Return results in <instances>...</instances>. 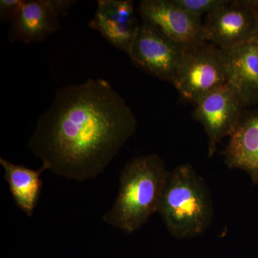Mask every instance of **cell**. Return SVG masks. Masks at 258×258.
<instances>
[{"instance_id": "4", "label": "cell", "mask_w": 258, "mask_h": 258, "mask_svg": "<svg viewBox=\"0 0 258 258\" xmlns=\"http://www.w3.org/2000/svg\"><path fill=\"white\" fill-rule=\"evenodd\" d=\"M227 83L221 50L210 42L185 50L174 86L180 97L196 105Z\"/></svg>"}, {"instance_id": "12", "label": "cell", "mask_w": 258, "mask_h": 258, "mask_svg": "<svg viewBox=\"0 0 258 258\" xmlns=\"http://www.w3.org/2000/svg\"><path fill=\"white\" fill-rule=\"evenodd\" d=\"M230 169L245 171L254 184H258V112L244 113L223 152Z\"/></svg>"}, {"instance_id": "8", "label": "cell", "mask_w": 258, "mask_h": 258, "mask_svg": "<svg viewBox=\"0 0 258 258\" xmlns=\"http://www.w3.org/2000/svg\"><path fill=\"white\" fill-rule=\"evenodd\" d=\"M137 11L143 23L157 27L184 50L207 42L201 17L182 9L173 0H142Z\"/></svg>"}, {"instance_id": "7", "label": "cell", "mask_w": 258, "mask_h": 258, "mask_svg": "<svg viewBox=\"0 0 258 258\" xmlns=\"http://www.w3.org/2000/svg\"><path fill=\"white\" fill-rule=\"evenodd\" d=\"M257 25L253 8L244 2L228 1L206 15L203 23L207 42L228 50L252 42Z\"/></svg>"}, {"instance_id": "10", "label": "cell", "mask_w": 258, "mask_h": 258, "mask_svg": "<svg viewBox=\"0 0 258 258\" xmlns=\"http://www.w3.org/2000/svg\"><path fill=\"white\" fill-rule=\"evenodd\" d=\"M221 50V49H220ZM227 81L246 108L258 106V45L253 42L221 50Z\"/></svg>"}, {"instance_id": "15", "label": "cell", "mask_w": 258, "mask_h": 258, "mask_svg": "<svg viewBox=\"0 0 258 258\" xmlns=\"http://www.w3.org/2000/svg\"><path fill=\"white\" fill-rule=\"evenodd\" d=\"M23 1L22 0H1L0 1V20L2 22L13 23L18 16Z\"/></svg>"}, {"instance_id": "9", "label": "cell", "mask_w": 258, "mask_h": 258, "mask_svg": "<svg viewBox=\"0 0 258 258\" xmlns=\"http://www.w3.org/2000/svg\"><path fill=\"white\" fill-rule=\"evenodd\" d=\"M88 26L128 55L140 23L132 0H99Z\"/></svg>"}, {"instance_id": "17", "label": "cell", "mask_w": 258, "mask_h": 258, "mask_svg": "<svg viewBox=\"0 0 258 258\" xmlns=\"http://www.w3.org/2000/svg\"><path fill=\"white\" fill-rule=\"evenodd\" d=\"M244 2L249 6L254 8L256 12V15H257V25H256L255 32H254L252 42L258 45V0H244Z\"/></svg>"}, {"instance_id": "5", "label": "cell", "mask_w": 258, "mask_h": 258, "mask_svg": "<svg viewBox=\"0 0 258 258\" xmlns=\"http://www.w3.org/2000/svg\"><path fill=\"white\" fill-rule=\"evenodd\" d=\"M184 52L157 27L142 22L128 56L139 69L173 85Z\"/></svg>"}, {"instance_id": "13", "label": "cell", "mask_w": 258, "mask_h": 258, "mask_svg": "<svg viewBox=\"0 0 258 258\" xmlns=\"http://www.w3.org/2000/svg\"><path fill=\"white\" fill-rule=\"evenodd\" d=\"M0 164L5 170V179L9 185L15 204L28 217H32L41 195L42 181L40 179L45 170L41 166L32 169L15 164L0 158Z\"/></svg>"}, {"instance_id": "2", "label": "cell", "mask_w": 258, "mask_h": 258, "mask_svg": "<svg viewBox=\"0 0 258 258\" xmlns=\"http://www.w3.org/2000/svg\"><path fill=\"white\" fill-rule=\"evenodd\" d=\"M169 174L157 154L131 159L120 172L118 195L103 221L127 234L138 230L159 211Z\"/></svg>"}, {"instance_id": "3", "label": "cell", "mask_w": 258, "mask_h": 258, "mask_svg": "<svg viewBox=\"0 0 258 258\" xmlns=\"http://www.w3.org/2000/svg\"><path fill=\"white\" fill-rule=\"evenodd\" d=\"M158 212L169 233L180 240L198 237L210 227L214 212L211 194L189 163L169 171Z\"/></svg>"}, {"instance_id": "11", "label": "cell", "mask_w": 258, "mask_h": 258, "mask_svg": "<svg viewBox=\"0 0 258 258\" xmlns=\"http://www.w3.org/2000/svg\"><path fill=\"white\" fill-rule=\"evenodd\" d=\"M59 18L49 0L23 1L20 13L11 23L10 41L25 44L44 41L60 30Z\"/></svg>"}, {"instance_id": "16", "label": "cell", "mask_w": 258, "mask_h": 258, "mask_svg": "<svg viewBox=\"0 0 258 258\" xmlns=\"http://www.w3.org/2000/svg\"><path fill=\"white\" fill-rule=\"evenodd\" d=\"M76 3L74 0H49L50 6L59 17L67 15Z\"/></svg>"}, {"instance_id": "14", "label": "cell", "mask_w": 258, "mask_h": 258, "mask_svg": "<svg viewBox=\"0 0 258 258\" xmlns=\"http://www.w3.org/2000/svg\"><path fill=\"white\" fill-rule=\"evenodd\" d=\"M180 8L197 16L208 15L227 3V0H173Z\"/></svg>"}, {"instance_id": "1", "label": "cell", "mask_w": 258, "mask_h": 258, "mask_svg": "<svg viewBox=\"0 0 258 258\" xmlns=\"http://www.w3.org/2000/svg\"><path fill=\"white\" fill-rule=\"evenodd\" d=\"M137 120L106 80L59 88L28 147L45 170L85 181L103 174L137 130Z\"/></svg>"}, {"instance_id": "6", "label": "cell", "mask_w": 258, "mask_h": 258, "mask_svg": "<svg viewBox=\"0 0 258 258\" xmlns=\"http://www.w3.org/2000/svg\"><path fill=\"white\" fill-rule=\"evenodd\" d=\"M245 109L240 96L228 83L209 93L195 105L193 119L203 125L208 135L209 158L216 153L222 139L235 132Z\"/></svg>"}]
</instances>
